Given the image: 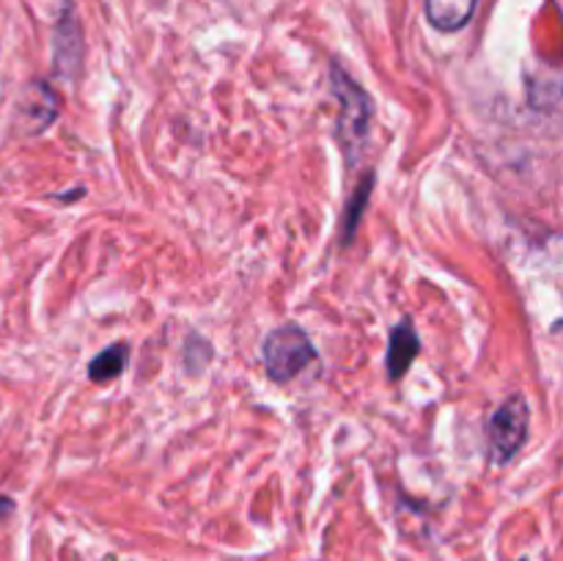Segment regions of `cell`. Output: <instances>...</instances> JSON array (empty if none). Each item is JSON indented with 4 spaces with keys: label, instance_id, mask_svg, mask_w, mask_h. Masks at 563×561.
I'll list each match as a JSON object with an SVG mask.
<instances>
[{
    "label": "cell",
    "instance_id": "cell-1",
    "mask_svg": "<svg viewBox=\"0 0 563 561\" xmlns=\"http://www.w3.org/2000/svg\"><path fill=\"white\" fill-rule=\"evenodd\" d=\"M330 82H333V94L341 105V113H339L341 152H344L346 163L355 165L357 157H361L363 146H366L368 141V130H372V99H368V94L352 80L350 72L341 69V64L330 66Z\"/></svg>",
    "mask_w": 563,
    "mask_h": 561
},
{
    "label": "cell",
    "instance_id": "cell-2",
    "mask_svg": "<svg viewBox=\"0 0 563 561\" xmlns=\"http://www.w3.org/2000/svg\"><path fill=\"white\" fill-rule=\"evenodd\" d=\"M264 366H267L269 380L275 383H289L297 374L306 372L308 363L319 358L311 336L300 324H284V328L269 330L262 344Z\"/></svg>",
    "mask_w": 563,
    "mask_h": 561
},
{
    "label": "cell",
    "instance_id": "cell-3",
    "mask_svg": "<svg viewBox=\"0 0 563 561\" xmlns=\"http://www.w3.org/2000/svg\"><path fill=\"white\" fill-rule=\"evenodd\" d=\"M528 424H531V410H528V399L522 394H511L498 410L489 416L487 424V443H489V460L495 465H506L511 457L522 449L528 438Z\"/></svg>",
    "mask_w": 563,
    "mask_h": 561
},
{
    "label": "cell",
    "instance_id": "cell-4",
    "mask_svg": "<svg viewBox=\"0 0 563 561\" xmlns=\"http://www.w3.org/2000/svg\"><path fill=\"white\" fill-rule=\"evenodd\" d=\"M53 55H55V72H58V75L64 77L77 75L82 61V31L69 3H66L64 14H60L58 25H55Z\"/></svg>",
    "mask_w": 563,
    "mask_h": 561
},
{
    "label": "cell",
    "instance_id": "cell-5",
    "mask_svg": "<svg viewBox=\"0 0 563 561\" xmlns=\"http://www.w3.org/2000/svg\"><path fill=\"white\" fill-rule=\"evenodd\" d=\"M418 352H421V339L416 333V324L410 317L401 319L394 330H390L388 339V355H385V366H388L390 380H401L410 366L416 363Z\"/></svg>",
    "mask_w": 563,
    "mask_h": 561
},
{
    "label": "cell",
    "instance_id": "cell-6",
    "mask_svg": "<svg viewBox=\"0 0 563 561\" xmlns=\"http://www.w3.org/2000/svg\"><path fill=\"white\" fill-rule=\"evenodd\" d=\"M478 0H423L429 25L440 33H456L473 20Z\"/></svg>",
    "mask_w": 563,
    "mask_h": 561
},
{
    "label": "cell",
    "instance_id": "cell-7",
    "mask_svg": "<svg viewBox=\"0 0 563 561\" xmlns=\"http://www.w3.org/2000/svg\"><path fill=\"white\" fill-rule=\"evenodd\" d=\"M126 361H130V346L124 341H115L108 350L99 352L91 363H88V377L93 383H110V380L119 377L126 369Z\"/></svg>",
    "mask_w": 563,
    "mask_h": 561
},
{
    "label": "cell",
    "instance_id": "cell-8",
    "mask_svg": "<svg viewBox=\"0 0 563 561\" xmlns=\"http://www.w3.org/2000/svg\"><path fill=\"white\" fill-rule=\"evenodd\" d=\"M372 190H374V174H366L361 179V185H357V190L350 196V201H346L344 220H341V242H344V245H350L352 237H355L357 226H361L363 220V212H366L368 198H372Z\"/></svg>",
    "mask_w": 563,
    "mask_h": 561
},
{
    "label": "cell",
    "instance_id": "cell-9",
    "mask_svg": "<svg viewBox=\"0 0 563 561\" xmlns=\"http://www.w3.org/2000/svg\"><path fill=\"white\" fill-rule=\"evenodd\" d=\"M11 512H14V501L3 498V495H0V520H5V517H9Z\"/></svg>",
    "mask_w": 563,
    "mask_h": 561
}]
</instances>
